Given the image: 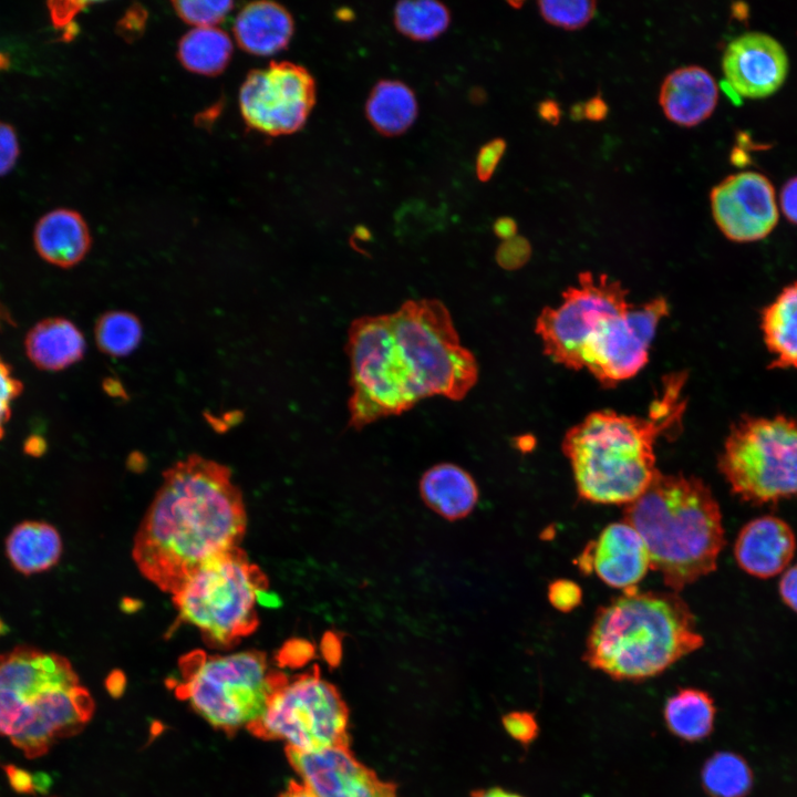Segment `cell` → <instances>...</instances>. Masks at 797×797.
Returning a JSON list of instances; mask_svg holds the SVG:
<instances>
[{"mask_svg": "<svg viewBox=\"0 0 797 797\" xmlns=\"http://www.w3.org/2000/svg\"><path fill=\"white\" fill-rule=\"evenodd\" d=\"M718 89L711 73L702 66L689 65L674 70L664 79L659 103L673 123L692 127L714 112Z\"/></svg>", "mask_w": 797, "mask_h": 797, "instance_id": "obj_20", "label": "cell"}, {"mask_svg": "<svg viewBox=\"0 0 797 797\" xmlns=\"http://www.w3.org/2000/svg\"><path fill=\"white\" fill-rule=\"evenodd\" d=\"M628 296L620 281L581 272L578 282L562 293V301L544 308L537 318L535 330L544 353L557 364L580 371L584 345L609 317L632 303Z\"/></svg>", "mask_w": 797, "mask_h": 797, "instance_id": "obj_12", "label": "cell"}, {"mask_svg": "<svg viewBox=\"0 0 797 797\" xmlns=\"http://www.w3.org/2000/svg\"><path fill=\"white\" fill-rule=\"evenodd\" d=\"M623 520L643 539L651 569L674 592L710 575L725 546L720 505L702 478L656 474L623 509Z\"/></svg>", "mask_w": 797, "mask_h": 797, "instance_id": "obj_4", "label": "cell"}, {"mask_svg": "<svg viewBox=\"0 0 797 797\" xmlns=\"http://www.w3.org/2000/svg\"><path fill=\"white\" fill-rule=\"evenodd\" d=\"M142 339V325L137 317L126 311L104 313L95 327L99 348L112 356L132 353Z\"/></svg>", "mask_w": 797, "mask_h": 797, "instance_id": "obj_32", "label": "cell"}, {"mask_svg": "<svg viewBox=\"0 0 797 797\" xmlns=\"http://www.w3.org/2000/svg\"><path fill=\"white\" fill-rule=\"evenodd\" d=\"M29 360L39 369L60 371L79 362L85 352V340L79 328L65 318L39 321L24 341Z\"/></svg>", "mask_w": 797, "mask_h": 797, "instance_id": "obj_23", "label": "cell"}, {"mask_svg": "<svg viewBox=\"0 0 797 797\" xmlns=\"http://www.w3.org/2000/svg\"><path fill=\"white\" fill-rule=\"evenodd\" d=\"M583 120L600 122L603 121L609 112L608 105L600 96H593L587 102H582Z\"/></svg>", "mask_w": 797, "mask_h": 797, "instance_id": "obj_47", "label": "cell"}, {"mask_svg": "<svg viewBox=\"0 0 797 797\" xmlns=\"http://www.w3.org/2000/svg\"><path fill=\"white\" fill-rule=\"evenodd\" d=\"M390 320L398 353L421 397L464 398L477 382L478 365L460 344L444 303L408 300Z\"/></svg>", "mask_w": 797, "mask_h": 797, "instance_id": "obj_8", "label": "cell"}, {"mask_svg": "<svg viewBox=\"0 0 797 797\" xmlns=\"http://www.w3.org/2000/svg\"><path fill=\"white\" fill-rule=\"evenodd\" d=\"M417 100L410 86L397 80H382L370 92L365 114L382 135L406 132L417 117Z\"/></svg>", "mask_w": 797, "mask_h": 797, "instance_id": "obj_27", "label": "cell"}, {"mask_svg": "<svg viewBox=\"0 0 797 797\" xmlns=\"http://www.w3.org/2000/svg\"><path fill=\"white\" fill-rule=\"evenodd\" d=\"M79 683L60 654L25 645L0 654V735L25 755L48 752Z\"/></svg>", "mask_w": 797, "mask_h": 797, "instance_id": "obj_5", "label": "cell"}, {"mask_svg": "<svg viewBox=\"0 0 797 797\" xmlns=\"http://www.w3.org/2000/svg\"><path fill=\"white\" fill-rule=\"evenodd\" d=\"M24 451L27 454H30L32 456H39L44 451L43 439L37 436L30 437L25 442Z\"/></svg>", "mask_w": 797, "mask_h": 797, "instance_id": "obj_53", "label": "cell"}, {"mask_svg": "<svg viewBox=\"0 0 797 797\" xmlns=\"http://www.w3.org/2000/svg\"><path fill=\"white\" fill-rule=\"evenodd\" d=\"M495 234L507 240L516 236L517 225L516 221L509 217H501L494 224Z\"/></svg>", "mask_w": 797, "mask_h": 797, "instance_id": "obj_49", "label": "cell"}, {"mask_svg": "<svg viewBox=\"0 0 797 797\" xmlns=\"http://www.w3.org/2000/svg\"><path fill=\"white\" fill-rule=\"evenodd\" d=\"M23 391V384L17 379L10 365L0 356V439L11 416L12 403Z\"/></svg>", "mask_w": 797, "mask_h": 797, "instance_id": "obj_35", "label": "cell"}, {"mask_svg": "<svg viewBox=\"0 0 797 797\" xmlns=\"http://www.w3.org/2000/svg\"><path fill=\"white\" fill-rule=\"evenodd\" d=\"M424 503L447 520L466 517L478 500V489L473 477L463 468L438 464L424 473L420 482Z\"/></svg>", "mask_w": 797, "mask_h": 797, "instance_id": "obj_24", "label": "cell"}, {"mask_svg": "<svg viewBox=\"0 0 797 797\" xmlns=\"http://www.w3.org/2000/svg\"><path fill=\"white\" fill-rule=\"evenodd\" d=\"M321 651L331 665H338L342 654L341 638L333 631H327L321 640Z\"/></svg>", "mask_w": 797, "mask_h": 797, "instance_id": "obj_45", "label": "cell"}, {"mask_svg": "<svg viewBox=\"0 0 797 797\" xmlns=\"http://www.w3.org/2000/svg\"><path fill=\"white\" fill-rule=\"evenodd\" d=\"M290 12L272 1L251 2L237 14L234 34L238 44L255 55H271L283 50L293 35Z\"/></svg>", "mask_w": 797, "mask_h": 797, "instance_id": "obj_22", "label": "cell"}, {"mask_svg": "<svg viewBox=\"0 0 797 797\" xmlns=\"http://www.w3.org/2000/svg\"><path fill=\"white\" fill-rule=\"evenodd\" d=\"M717 467L743 501L766 505L797 497V420L741 416L729 428Z\"/></svg>", "mask_w": 797, "mask_h": 797, "instance_id": "obj_9", "label": "cell"}, {"mask_svg": "<svg viewBox=\"0 0 797 797\" xmlns=\"http://www.w3.org/2000/svg\"><path fill=\"white\" fill-rule=\"evenodd\" d=\"M231 54V39L217 27L194 28L178 44V59L182 64L188 71L203 75L222 72Z\"/></svg>", "mask_w": 797, "mask_h": 797, "instance_id": "obj_29", "label": "cell"}, {"mask_svg": "<svg viewBox=\"0 0 797 797\" xmlns=\"http://www.w3.org/2000/svg\"><path fill=\"white\" fill-rule=\"evenodd\" d=\"M53 784L52 777L44 772L33 773V786L35 794H46Z\"/></svg>", "mask_w": 797, "mask_h": 797, "instance_id": "obj_51", "label": "cell"}, {"mask_svg": "<svg viewBox=\"0 0 797 797\" xmlns=\"http://www.w3.org/2000/svg\"><path fill=\"white\" fill-rule=\"evenodd\" d=\"M667 313V301L656 297L611 315L584 345L581 370L607 387L633 377L648 363L658 327Z\"/></svg>", "mask_w": 797, "mask_h": 797, "instance_id": "obj_13", "label": "cell"}, {"mask_svg": "<svg viewBox=\"0 0 797 797\" xmlns=\"http://www.w3.org/2000/svg\"><path fill=\"white\" fill-rule=\"evenodd\" d=\"M570 116L573 121L583 120L582 102L576 103L570 110Z\"/></svg>", "mask_w": 797, "mask_h": 797, "instance_id": "obj_57", "label": "cell"}, {"mask_svg": "<svg viewBox=\"0 0 797 797\" xmlns=\"http://www.w3.org/2000/svg\"><path fill=\"white\" fill-rule=\"evenodd\" d=\"M179 670L177 696L227 734L258 721L273 692L288 680L256 650L228 655L193 651L179 660Z\"/></svg>", "mask_w": 797, "mask_h": 797, "instance_id": "obj_7", "label": "cell"}, {"mask_svg": "<svg viewBox=\"0 0 797 797\" xmlns=\"http://www.w3.org/2000/svg\"><path fill=\"white\" fill-rule=\"evenodd\" d=\"M581 596L578 584L569 580H556L548 588L550 603L563 612L575 609L580 603Z\"/></svg>", "mask_w": 797, "mask_h": 797, "instance_id": "obj_38", "label": "cell"}, {"mask_svg": "<svg viewBox=\"0 0 797 797\" xmlns=\"http://www.w3.org/2000/svg\"><path fill=\"white\" fill-rule=\"evenodd\" d=\"M267 589L261 569L241 548H231L201 565L172 594L177 622L198 629L211 648H232L256 631L257 598Z\"/></svg>", "mask_w": 797, "mask_h": 797, "instance_id": "obj_6", "label": "cell"}, {"mask_svg": "<svg viewBox=\"0 0 797 797\" xmlns=\"http://www.w3.org/2000/svg\"><path fill=\"white\" fill-rule=\"evenodd\" d=\"M6 630H7V629H6L4 624H3V622L0 620V635H1Z\"/></svg>", "mask_w": 797, "mask_h": 797, "instance_id": "obj_58", "label": "cell"}, {"mask_svg": "<svg viewBox=\"0 0 797 797\" xmlns=\"http://www.w3.org/2000/svg\"><path fill=\"white\" fill-rule=\"evenodd\" d=\"M685 382L684 372L666 375L646 417L601 410L567 431L561 448L581 498L625 506L649 487L660 472L656 441L681 425Z\"/></svg>", "mask_w": 797, "mask_h": 797, "instance_id": "obj_2", "label": "cell"}, {"mask_svg": "<svg viewBox=\"0 0 797 797\" xmlns=\"http://www.w3.org/2000/svg\"><path fill=\"white\" fill-rule=\"evenodd\" d=\"M530 256V245L522 237H513L505 240L498 251L497 259L506 268L522 265Z\"/></svg>", "mask_w": 797, "mask_h": 797, "instance_id": "obj_41", "label": "cell"}, {"mask_svg": "<svg viewBox=\"0 0 797 797\" xmlns=\"http://www.w3.org/2000/svg\"><path fill=\"white\" fill-rule=\"evenodd\" d=\"M732 13L736 19L744 20L748 15V8L743 2H736L732 6Z\"/></svg>", "mask_w": 797, "mask_h": 797, "instance_id": "obj_56", "label": "cell"}, {"mask_svg": "<svg viewBox=\"0 0 797 797\" xmlns=\"http://www.w3.org/2000/svg\"><path fill=\"white\" fill-rule=\"evenodd\" d=\"M503 725L506 732L524 745L530 744L539 733V726L532 713L516 711L503 717Z\"/></svg>", "mask_w": 797, "mask_h": 797, "instance_id": "obj_36", "label": "cell"}, {"mask_svg": "<svg viewBox=\"0 0 797 797\" xmlns=\"http://www.w3.org/2000/svg\"><path fill=\"white\" fill-rule=\"evenodd\" d=\"M537 4L545 21L566 30L583 28L597 11V2L590 0H541Z\"/></svg>", "mask_w": 797, "mask_h": 797, "instance_id": "obj_33", "label": "cell"}, {"mask_svg": "<svg viewBox=\"0 0 797 797\" xmlns=\"http://www.w3.org/2000/svg\"><path fill=\"white\" fill-rule=\"evenodd\" d=\"M286 755L314 797H398L396 785L381 780L350 747L302 753L286 746Z\"/></svg>", "mask_w": 797, "mask_h": 797, "instance_id": "obj_16", "label": "cell"}, {"mask_svg": "<svg viewBox=\"0 0 797 797\" xmlns=\"http://www.w3.org/2000/svg\"><path fill=\"white\" fill-rule=\"evenodd\" d=\"M472 797H522L518 794L507 791L499 787L477 789L472 791Z\"/></svg>", "mask_w": 797, "mask_h": 797, "instance_id": "obj_52", "label": "cell"}, {"mask_svg": "<svg viewBox=\"0 0 797 797\" xmlns=\"http://www.w3.org/2000/svg\"><path fill=\"white\" fill-rule=\"evenodd\" d=\"M49 10L55 25H64L71 21L79 11V2H49Z\"/></svg>", "mask_w": 797, "mask_h": 797, "instance_id": "obj_46", "label": "cell"}, {"mask_svg": "<svg viewBox=\"0 0 797 797\" xmlns=\"http://www.w3.org/2000/svg\"><path fill=\"white\" fill-rule=\"evenodd\" d=\"M349 710L338 689L313 670L287 680L261 717L247 728L263 739H281L302 753L350 747Z\"/></svg>", "mask_w": 797, "mask_h": 797, "instance_id": "obj_11", "label": "cell"}, {"mask_svg": "<svg viewBox=\"0 0 797 797\" xmlns=\"http://www.w3.org/2000/svg\"><path fill=\"white\" fill-rule=\"evenodd\" d=\"M346 352L351 363L350 426L360 429L398 415L422 400L398 353L390 314L354 320Z\"/></svg>", "mask_w": 797, "mask_h": 797, "instance_id": "obj_10", "label": "cell"}, {"mask_svg": "<svg viewBox=\"0 0 797 797\" xmlns=\"http://www.w3.org/2000/svg\"><path fill=\"white\" fill-rule=\"evenodd\" d=\"M6 551L12 567L30 576L51 569L62 553L59 531L44 521H23L6 540Z\"/></svg>", "mask_w": 797, "mask_h": 797, "instance_id": "obj_26", "label": "cell"}, {"mask_svg": "<svg viewBox=\"0 0 797 797\" xmlns=\"http://www.w3.org/2000/svg\"><path fill=\"white\" fill-rule=\"evenodd\" d=\"M703 643L696 619L677 592L635 588L597 610L583 660L613 680L639 682L663 673Z\"/></svg>", "mask_w": 797, "mask_h": 797, "instance_id": "obj_3", "label": "cell"}, {"mask_svg": "<svg viewBox=\"0 0 797 797\" xmlns=\"http://www.w3.org/2000/svg\"><path fill=\"white\" fill-rule=\"evenodd\" d=\"M796 551V537L782 518L766 515L752 519L739 530L734 557L746 573L760 579L784 572Z\"/></svg>", "mask_w": 797, "mask_h": 797, "instance_id": "obj_19", "label": "cell"}, {"mask_svg": "<svg viewBox=\"0 0 797 797\" xmlns=\"http://www.w3.org/2000/svg\"><path fill=\"white\" fill-rule=\"evenodd\" d=\"M107 687L113 695H116L121 690L117 687H124V676L121 673H113L107 679Z\"/></svg>", "mask_w": 797, "mask_h": 797, "instance_id": "obj_54", "label": "cell"}, {"mask_svg": "<svg viewBox=\"0 0 797 797\" xmlns=\"http://www.w3.org/2000/svg\"><path fill=\"white\" fill-rule=\"evenodd\" d=\"M702 785L710 797H746L753 774L743 757L731 752L711 756L702 768Z\"/></svg>", "mask_w": 797, "mask_h": 797, "instance_id": "obj_30", "label": "cell"}, {"mask_svg": "<svg viewBox=\"0 0 797 797\" xmlns=\"http://www.w3.org/2000/svg\"><path fill=\"white\" fill-rule=\"evenodd\" d=\"M769 369H797V281L787 284L760 312Z\"/></svg>", "mask_w": 797, "mask_h": 797, "instance_id": "obj_25", "label": "cell"}, {"mask_svg": "<svg viewBox=\"0 0 797 797\" xmlns=\"http://www.w3.org/2000/svg\"><path fill=\"white\" fill-rule=\"evenodd\" d=\"M451 22L448 8L433 0L401 1L394 8V24L414 41H431L443 34Z\"/></svg>", "mask_w": 797, "mask_h": 797, "instance_id": "obj_31", "label": "cell"}, {"mask_svg": "<svg viewBox=\"0 0 797 797\" xmlns=\"http://www.w3.org/2000/svg\"><path fill=\"white\" fill-rule=\"evenodd\" d=\"M722 70L727 85L748 99L766 97L784 83L788 58L783 45L762 32H748L733 40L724 51Z\"/></svg>", "mask_w": 797, "mask_h": 797, "instance_id": "obj_17", "label": "cell"}, {"mask_svg": "<svg viewBox=\"0 0 797 797\" xmlns=\"http://www.w3.org/2000/svg\"><path fill=\"white\" fill-rule=\"evenodd\" d=\"M715 706L706 692L693 687L681 689L667 698L664 720L675 736L695 742L708 736L713 729Z\"/></svg>", "mask_w": 797, "mask_h": 797, "instance_id": "obj_28", "label": "cell"}, {"mask_svg": "<svg viewBox=\"0 0 797 797\" xmlns=\"http://www.w3.org/2000/svg\"><path fill=\"white\" fill-rule=\"evenodd\" d=\"M506 151L503 138H494L483 145L476 158V174L479 180L488 182L494 175Z\"/></svg>", "mask_w": 797, "mask_h": 797, "instance_id": "obj_37", "label": "cell"}, {"mask_svg": "<svg viewBox=\"0 0 797 797\" xmlns=\"http://www.w3.org/2000/svg\"><path fill=\"white\" fill-rule=\"evenodd\" d=\"M10 787L18 794L35 795L33 774L13 764L2 765Z\"/></svg>", "mask_w": 797, "mask_h": 797, "instance_id": "obj_42", "label": "cell"}, {"mask_svg": "<svg viewBox=\"0 0 797 797\" xmlns=\"http://www.w3.org/2000/svg\"><path fill=\"white\" fill-rule=\"evenodd\" d=\"M314 655V646L304 639H291L280 649L277 659L280 665L300 666Z\"/></svg>", "mask_w": 797, "mask_h": 797, "instance_id": "obj_40", "label": "cell"}, {"mask_svg": "<svg viewBox=\"0 0 797 797\" xmlns=\"http://www.w3.org/2000/svg\"><path fill=\"white\" fill-rule=\"evenodd\" d=\"M178 15L195 28L216 27L232 8L230 1H176Z\"/></svg>", "mask_w": 797, "mask_h": 797, "instance_id": "obj_34", "label": "cell"}, {"mask_svg": "<svg viewBox=\"0 0 797 797\" xmlns=\"http://www.w3.org/2000/svg\"><path fill=\"white\" fill-rule=\"evenodd\" d=\"M19 141L13 126L0 122V176L8 174L19 157Z\"/></svg>", "mask_w": 797, "mask_h": 797, "instance_id": "obj_39", "label": "cell"}, {"mask_svg": "<svg viewBox=\"0 0 797 797\" xmlns=\"http://www.w3.org/2000/svg\"><path fill=\"white\" fill-rule=\"evenodd\" d=\"M33 241L43 260L61 268H70L86 256L91 247V235L77 211L58 208L38 220Z\"/></svg>", "mask_w": 797, "mask_h": 797, "instance_id": "obj_21", "label": "cell"}, {"mask_svg": "<svg viewBox=\"0 0 797 797\" xmlns=\"http://www.w3.org/2000/svg\"><path fill=\"white\" fill-rule=\"evenodd\" d=\"M580 560L584 570H593L605 584L622 591L635 589L651 569L643 539L623 519L609 524Z\"/></svg>", "mask_w": 797, "mask_h": 797, "instance_id": "obj_18", "label": "cell"}, {"mask_svg": "<svg viewBox=\"0 0 797 797\" xmlns=\"http://www.w3.org/2000/svg\"><path fill=\"white\" fill-rule=\"evenodd\" d=\"M731 161L736 166H745L748 157L745 155L743 148H734L731 154Z\"/></svg>", "mask_w": 797, "mask_h": 797, "instance_id": "obj_55", "label": "cell"}, {"mask_svg": "<svg viewBox=\"0 0 797 797\" xmlns=\"http://www.w3.org/2000/svg\"><path fill=\"white\" fill-rule=\"evenodd\" d=\"M315 103V83L303 66L272 62L251 71L239 92L240 112L258 132L278 136L299 131Z\"/></svg>", "mask_w": 797, "mask_h": 797, "instance_id": "obj_14", "label": "cell"}, {"mask_svg": "<svg viewBox=\"0 0 797 797\" xmlns=\"http://www.w3.org/2000/svg\"><path fill=\"white\" fill-rule=\"evenodd\" d=\"M538 114L545 122L557 125L561 117V110L556 101L547 99L539 104Z\"/></svg>", "mask_w": 797, "mask_h": 797, "instance_id": "obj_48", "label": "cell"}, {"mask_svg": "<svg viewBox=\"0 0 797 797\" xmlns=\"http://www.w3.org/2000/svg\"><path fill=\"white\" fill-rule=\"evenodd\" d=\"M779 594L784 603L797 613V563L783 572Z\"/></svg>", "mask_w": 797, "mask_h": 797, "instance_id": "obj_44", "label": "cell"}, {"mask_svg": "<svg viewBox=\"0 0 797 797\" xmlns=\"http://www.w3.org/2000/svg\"><path fill=\"white\" fill-rule=\"evenodd\" d=\"M710 201L717 227L735 242L764 239L778 221L774 186L756 172L725 177L712 188Z\"/></svg>", "mask_w": 797, "mask_h": 797, "instance_id": "obj_15", "label": "cell"}, {"mask_svg": "<svg viewBox=\"0 0 797 797\" xmlns=\"http://www.w3.org/2000/svg\"><path fill=\"white\" fill-rule=\"evenodd\" d=\"M779 205L786 219L797 225V176L788 179L782 187Z\"/></svg>", "mask_w": 797, "mask_h": 797, "instance_id": "obj_43", "label": "cell"}, {"mask_svg": "<svg viewBox=\"0 0 797 797\" xmlns=\"http://www.w3.org/2000/svg\"><path fill=\"white\" fill-rule=\"evenodd\" d=\"M245 504L228 467L189 455L166 469L134 537L141 573L170 594L206 561L239 547Z\"/></svg>", "mask_w": 797, "mask_h": 797, "instance_id": "obj_1", "label": "cell"}, {"mask_svg": "<svg viewBox=\"0 0 797 797\" xmlns=\"http://www.w3.org/2000/svg\"><path fill=\"white\" fill-rule=\"evenodd\" d=\"M279 797H314L313 794L303 785L296 780H290L287 788Z\"/></svg>", "mask_w": 797, "mask_h": 797, "instance_id": "obj_50", "label": "cell"}]
</instances>
